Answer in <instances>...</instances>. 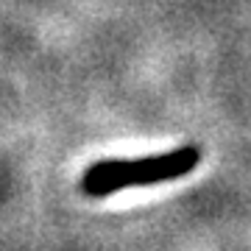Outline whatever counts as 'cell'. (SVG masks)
Returning <instances> with one entry per match:
<instances>
[{
    "instance_id": "obj_1",
    "label": "cell",
    "mask_w": 251,
    "mask_h": 251,
    "mask_svg": "<svg viewBox=\"0 0 251 251\" xmlns=\"http://www.w3.org/2000/svg\"><path fill=\"white\" fill-rule=\"evenodd\" d=\"M198 162H201V151L196 145H181L168 153H153L143 159H103L87 168L81 190L87 196L103 198L126 187H148L159 181L181 179L196 171Z\"/></svg>"
}]
</instances>
